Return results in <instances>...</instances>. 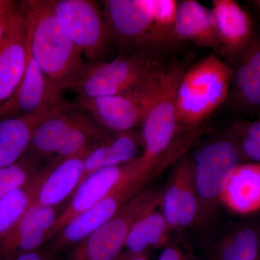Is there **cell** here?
Segmentation results:
<instances>
[{"mask_svg": "<svg viewBox=\"0 0 260 260\" xmlns=\"http://www.w3.org/2000/svg\"><path fill=\"white\" fill-rule=\"evenodd\" d=\"M114 260H148L147 256L145 255L144 253L143 254H133L129 253L126 255L123 256L121 258H116Z\"/></svg>", "mask_w": 260, "mask_h": 260, "instance_id": "obj_32", "label": "cell"}, {"mask_svg": "<svg viewBox=\"0 0 260 260\" xmlns=\"http://www.w3.org/2000/svg\"><path fill=\"white\" fill-rule=\"evenodd\" d=\"M211 11L220 44L231 56H240L253 40L250 15L234 0H214Z\"/></svg>", "mask_w": 260, "mask_h": 260, "instance_id": "obj_16", "label": "cell"}, {"mask_svg": "<svg viewBox=\"0 0 260 260\" xmlns=\"http://www.w3.org/2000/svg\"><path fill=\"white\" fill-rule=\"evenodd\" d=\"M234 70L214 55L207 56L183 73L176 96L178 126L198 127L223 104Z\"/></svg>", "mask_w": 260, "mask_h": 260, "instance_id": "obj_2", "label": "cell"}, {"mask_svg": "<svg viewBox=\"0 0 260 260\" xmlns=\"http://www.w3.org/2000/svg\"><path fill=\"white\" fill-rule=\"evenodd\" d=\"M183 73L177 65L159 66L157 70L141 124L144 152L137 160L143 167H153L164 161L174 146L173 142L179 129L176 96Z\"/></svg>", "mask_w": 260, "mask_h": 260, "instance_id": "obj_4", "label": "cell"}, {"mask_svg": "<svg viewBox=\"0 0 260 260\" xmlns=\"http://www.w3.org/2000/svg\"><path fill=\"white\" fill-rule=\"evenodd\" d=\"M239 153L232 142L220 140L207 145L195 155L193 175L202 201L220 198L228 181L239 167Z\"/></svg>", "mask_w": 260, "mask_h": 260, "instance_id": "obj_11", "label": "cell"}, {"mask_svg": "<svg viewBox=\"0 0 260 260\" xmlns=\"http://www.w3.org/2000/svg\"><path fill=\"white\" fill-rule=\"evenodd\" d=\"M16 5L10 0H0V42L9 25Z\"/></svg>", "mask_w": 260, "mask_h": 260, "instance_id": "obj_28", "label": "cell"}, {"mask_svg": "<svg viewBox=\"0 0 260 260\" xmlns=\"http://www.w3.org/2000/svg\"><path fill=\"white\" fill-rule=\"evenodd\" d=\"M161 200L157 191L143 190L126 203L110 220L78 243L70 260H114L126 245L135 224L153 211Z\"/></svg>", "mask_w": 260, "mask_h": 260, "instance_id": "obj_8", "label": "cell"}, {"mask_svg": "<svg viewBox=\"0 0 260 260\" xmlns=\"http://www.w3.org/2000/svg\"><path fill=\"white\" fill-rule=\"evenodd\" d=\"M184 162L179 225L185 227L190 225L196 218L198 201L193 175V164L187 160H184Z\"/></svg>", "mask_w": 260, "mask_h": 260, "instance_id": "obj_26", "label": "cell"}, {"mask_svg": "<svg viewBox=\"0 0 260 260\" xmlns=\"http://www.w3.org/2000/svg\"><path fill=\"white\" fill-rule=\"evenodd\" d=\"M164 165L145 168L136 158L124 165L122 177L112 191L90 209L78 215L53 238L52 249L61 250L78 244L110 220L130 200L143 191L153 178L162 172Z\"/></svg>", "mask_w": 260, "mask_h": 260, "instance_id": "obj_6", "label": "cell"}, {"mask_svg": "<svg viewBox=\"0 0 260 260\" xmlns=\"http://www.w3.org/2000/svg\"><path fill=\"white\" fill-rule=\"evenodd\" d=\"M158 260H190L180 249L176 247H169L162 251Z\"/></svg>", "mask_w": 260, "mask_h": 260, "instance_id": "obj_29", "label": "cell"}, {"mask_svg": "<svg viewBox=\"0 0 260 260\" xmlns=\"http://www.w3.org/2000/svg\"><path fill=\"white\" fill-rule=\"evenodd\" d=\"M184 162L182 161L176 169L172 183L164 197V215L168 225L177 227L180 220L181 190Z\"/></svg>", "mask_w": 260, "mask_h": 260, "instance_id": "obj_27", "label": "cell"}, {"mask_svg": "<svg viewBox=\"0 0 260 260\" xmlns=\"http://www.w3.org/2000/svg\"><path fill=\"white\" fill-rule=\"evenodd\" d=\"M11 260H51L46 254L39 252L37 250L28 251V252L23 253L20 255L15 256Z\"/></svg>", "mask_w": 260, "mask_h": 260, "instance_id": "obj_31", "label": "cell"}, {"mask_svg": "<svg viewBox=\"0 0 260 260\" xmlns=\"http://www.w3.org/2000/svg\"><path fill=\"white\" fill-rule=\"evenodd\" d=\"M237 102L246 109L260 107V40L253 39L241 54L234 74Z\"/></svg>", "mask_w": 260, "mask_h": 260, "instance_id": "obj_20", "label": "cell"}, {"mask_svg": "<svg viewBox=\"0 0 260 260\" xmlns=\"http://www.w3.org/2000/svg\"><path fill=\"white\" fill-rule=\"evenodd\" d=\"M125 164L99 169L82 181L69 204L56 217L48 236V241L56 237L78 215L90 209L107 196L122 177Z\"/></svg>", "mask_w": 260, "mask_h": 260, "instance_id": "obj_14", "label": "cell"}, {"mask_svg": "<svg viewBox=\"0 0 260 260\" xmlns=\"http://www.w3.org/2000/svg\"><path fill=\"white\" fill-rule=\"evenodd\" d=\"M256 260H260V254H259V256H258L257 259H256Z\"/></svg>", "mask_w": 260, "mask_h": 260, "instance_id": "obj_34", "label": "cell"}, {"mask_svg": "<svg viewBox=\"0 0 260 260\" xmlns=\"http://www.w3.org/2000/svg\"><path fill=\"white\" fill-rule=\"evenodd\" d=\"M105 139V132L88 114L61 102L39 123L25 155L38 162L51 158L57 161Z\"/></svg>", "mask_w": 260, "mask_h": 260, "instance_id": "obj_3", "label": "cell"}, {"mask_svg": "<svg viewBox=\"0 0 260 260\" xmlns=\"http://www.w3.org/2000/svg\"><path fill=\"white\" fill-rule=\"evenodd\" d=\"M259 254L257 234L246 229L223 243L211 260H256Z\"/></svg>", "mask_w": 260, "mask_h": 260, "instance_id": "obj_24", "label": "cell"}, {"mask_svg": "<svg viewBox=\"0 0 260 260\" xmlns=\"http://www.w3.org/2000/svg\"><path fill=\"white\" fill-rule=\"evenodd\" d=\"M53 162L25 186L12 191L0 200V241L4 239L18 223L24 213L36 201L43 182L50 172Z\"/></svg>", "mask_w": 260, "mask_h": 260, "instance_id": "obj_22", "label": "cell"}, {"mask_svg": "<svg viewBox=\"0 0 260 260\" xmlns=\"http://www.w3.org/2000/svg\"><path fill=\"white\" fill-rule=\"evenodd\" d=\"M99 143H92L79 153L54 161L39 189L36 203L42 206L55 208L70 194H74L83 176L87 155Z\"/></svg>", "mask_w": 260, "mask_h": 260, "instance_id": "obj_15", "label": "cell"}, {"mask_svg": "<svg viewBox=\"0 0 260 260\" xmlns=\"http://www.w3.org/2000/svg\"><path fill=\"white\" fill-rule=\"evenodd\" d=\"M28 47L25 17L20 4L0 42V108L14 95L26 67Z\"/></svg>", "mask_w": 260, "mask_h": 260, "instance_id": "obj_12", "label": "cell"}, {"mask_svg": "<svg viewBox=\"0 0 260 260\" xmlns=\"http://www.w3.org/2000/svg\"><path fill=\"white\" fill-rule=\"evenodd\" d=\"M51 6L75 46L90 62L105 54L110 30L103 10L91 0H50Z\"/></svg>", "mask_w": 260, "mask_h": 260, "instance_id": "obj_9", "label": "cell"}, {"mask_svg": "<svg viewBox=\"0 0 260 260\" xmlns=\"http://www.w3.org/2000/svg\"><path fill=\"white\" fill-rule=\"evenodd\" d=\"M168 226L164 214L153 210L135 224L125 246L129 253L143 254L148 248L161 246L167 241Z\"/></svg>", "mask_w": 260, "mask_h": 260, "instance_id": "obj_23", "label": "cell"}, {"mask_svg": "<svg viewBox=\"0 0 260 260\" xmlns=\"http://www.w3.org/2000/svg\"><path fill=\"white\" fill-rule=\"evenodd\" d=\"M255 3L256 5H257L258 7H259V8L260 9V0H259V1H256Z\"/></svg>", "mask_w": 260, "mask_h": 260, "instance_id": "obj_33", "label": "cell"}, {"mask_svg": "<svg viewBox=\"0 0 260 260\" xmlns=\"http://www.w3.org/2000/svg\"><path fill=\"white\" fill-rule=\"evenodd\" d=\"M20 8L25 17L30 54L56 93L79 79L88 63L71 40L50 0H27Z\"/></svg>", "mask_w": 260, "mask_h": 260, "instance_id": "obj_1", "label": "cell"}, {"mask_svg": "<svg viewBox=\"0 0 260 260\" xmlns=\"http://www.w3.org/2000/svg\"><path fill=\"white\" fill-rule=\"evenodd\" d=\"M53 107L36 114L0 119V170L27 153L36 129Z\"/></svg>", "mask_w": 260, "mask_h": 260, "instance_id": "obj_18", "label": "cell"}, {"mask_svg": "<svg viewBox=\"0 0 260 260\" xmlns=\"http://www.w3.org/2000/svg\"><path fill=\"white\" fill-rule=\"evenodd\" d=\"M245 136L254 140L260 147V119L249 124Z\"/></svg>", "mask_w": 260, "mask_h": 260, "instance_id": "obj_30", "label": "cell"}, {"mask_svg": "<svg viewBox=\"0 0 260 260\" xmlns=\"http://www.w3.org/2000/svg\"><path fill=\"white\" fill-rule=\"evenodd\" d=\"M172 34L179 40L191 41L203 47L221 44L211 10L194 0L179 3Z\"/></svg>", "mask_w": 260, "mask_h": 260, "instance_id": "obj_17", "label": "cell"}, {"mask_svg": "<svg viewBox=\"0 0 260 260\" xmlns=\"http://www.w3.org/2000/svg\"><path fill=\"white\" fill-rule=\"evenodd\" d=\"M158 67L140 54L90 62L79 79L67 90L83 99L131 93L146 84Z\"/></svg>", "mask_w": 260, "mask_h": 260, "instance_id": "obj_7", "label": "cell"}, {"mask_svg": "<svg viewBox=\"0 0 260 260\" xmlns=\"http://www.w3.org/2000/svg\"><path fill=\"white\" fill-rule=\"evenodd\" d=\"M178 5L175 0H107L102 10L112 38L142 46L172 34Z\"/></svg>", "mask_w": 260, "mask_h": 260, "instance_id": "obj_5", "label": "cell"}, {"mask_svg": "<svg viewBox=\"0 0 260 260\" xmlns=\"http://www.w3.org/2000/svg\"><path fill=\"white\" fill-rule=\"evenodd\" d=\"M137 153L136 140L129 133H119L115 138L99 143L87 155L80 184L99 169L124 165L135 160Z\"/></svg>", "mask_w": 260, "mask_h": 260, "instance_id": "obj_21", "label": "cell"}, {"mask_svg": "<svg viewBox=\"0 0 260 260\" xmlns=\"http://www.w3.org/2000/svg\"><path fill=\"white\" fill-rule=\"evenodd\" d=\"M56 217L55 208L42 206L34 202L0 241V260H11L23 253L36 250L48 241Z\"/></svg>", "mask_w": 260, "mask_h": 260, "instance_id": "obj_13", "label": "cell"}, {"mask_svg": "<svg viewBox=\"0 0 260 260\" xmlns=\"http://www.w3.org/2000/svg\"><path fill=\"white\" fill-rule=\"evenodd\" d=\"M220 199L238 213H249L260 207V164L239 166L224 188Z\"/></svg>", "mask_w": 260, "mask_h": 260, "instance_id": "obj_19", "label": "cell"}, {"mask_svg": "<svg viewBox=\"0 0 260 260\" xmlns=\"http://www.w3.org/2000/svg\"><path fill=\"white\" fill-rule=\"evenodd\" d=\"M42 169L39 162L25 155L18 162L0 170V200L31 181Z\"/></svg>", "mask_w": 260, "mask_h": 260, "instance_id": "obj_25", "label": "cell"}, {"mask_svg": "<svg viewBox=\"0 0 260 260\" xmlns=\"http://www.w3.org/2000/svg\"><path fill=\"white\" fill-rule=\"evenodd\" d=\"M157 69L146 84L131 93L91 99L77 97L72 105L88 114L102 127L129 133L144 119Z\"/></svg>", "mask_w": 260, "mask_h": 260, "instance_id": "obj_10", "label": "cell"}]
</instances>
